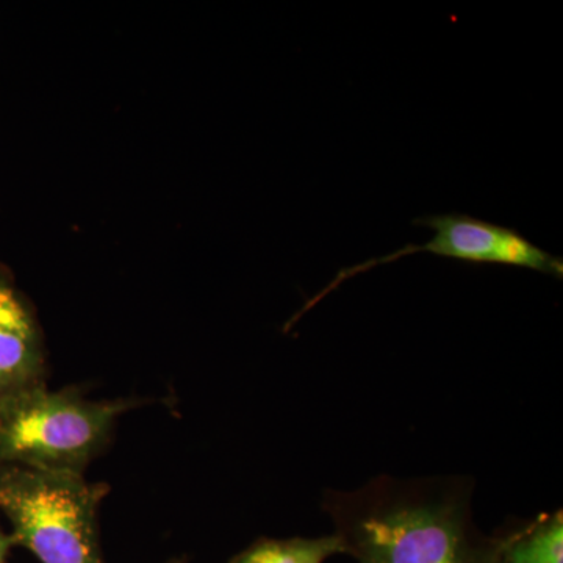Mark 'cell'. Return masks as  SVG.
Segmentation results:
<instances>
[{"instance_id":"1","label":"cell","mask_w":563,"mask_h":563,"mask_svg":"<svg viewBox=\"0 0 563 563\" xmlns=\"http://www.w3.org/2000/svg\"><path fill=\"white\" fill-rule=\"evenodd\" d=\"M466 477L379 476L357 490H328L344 554L357 563H501L517 529L485 533L474 523Z\"/></svg>"},{"instance_id":"2","label":"cell","mask_w":563,"mask_h":563,"mask_svg":"<svg viewBox=\"0 0 563 563\" xmlns=\"http://www.w3.org/2000/svg\"><path fill=\"white\" fill-rule=\"evenodd\" d=\"M135 399L90 401L77 388L46 385L0 398V465L84 474L106 450Z\"/></svg>"},{"instance_id":"3","label":"cell","mask_w":563,"mask_h":563,"mask_svg":"<svg viewBox=\"0 0 563 563\" xmlns=\"http://www.w3.org/2000/svg\"><path fill=\"white\" fill-rule=\"evenodd\" d=\"M109 492L84 474L0 465V510L11 539L41 563H106L98 514Z\"/></svg>"},{"instance_id":"4","label":"cell","mask_w":563,"mask_h":563,"mask_svg":"<svg viewBox=\"0 0 563 563\" xmlns=\"http://www.w3.org/2000/svg\"><path fill=\"white\" fill-rule=\"evenodd\" d=\"M413 224L431 229L433 231L432 240L421 246L407 244L401 250H396L384 257L372 258V261L358 263L350 268H343L324 290L314 295L302 307L301 312L292 318L290 324H295L301 314L312 309L314 303L320 302L344 280L369 272L376 266L387 265V263L399 261L407 255L421 254V252H428L437 257L451 258V261L474 263V265L520 266V268L553 276L555 279H563L562 258L555 257L550 252L529 242L517 229L506 228V225L495 224V222L479 220V218L463 213L417 218L413 220Z\"/></svg>"},{"instance_id":"5","label":"cell","mask_w":563,"mask_h":563,"mask_svg":"<svg viewBox=\"0 0 563 563\" xmlns=\"http://www.w3.org/2000/svg\"><path fill=\"white\" fill-rule=\"evenodd\" d=\"M47 354L35 306L0 263V398L46 385Z\"/></svg>"},{"instance_id":"6","label":"cell","mask_w":563,"mask_h":563,"mask_svg":"<svg viewBox=\"0 0 563 563\" xmlns=\"http://www.w3.org/2000/svg\"><path fill=\"white\" fill-rule=\"evenodd\" d=\"M339 554H344V547L336 533L313 539H261L229 563H324Z\"/></svg>"},{"instance_id":"7","label":"cell","mask_w":563,"mask_h":563,"mask_svg":"<svg viewBox=\"0 0 563 563\" xmlns=\"http://www.w3.org/2000/svg\"><path fill=\"white\" fill-rule=\"evenodd\" d=\"M501 563H563V512L542 514L518 526Z\"/></svg>"},{"instance_id":"8","label":"cell","mask_w":563,"mask_h":563,"mask_svg":"<svg viewBox=\"0 0 563 563\" xmlns=\"http://www.w3.org/2000/svg\"><path fill=\"white\" fill-rule=\"evenodd\" d=\"M13 547L14 542L10 533H5L0 529V563H7V558H9L10 550Z\"/></svg>"},{"instance_id":"9","label":"cell","mask_w":563,"mask_h":563,"mask_svg":"<svg viewBox=\"0 0 563 563\" xmlns=\"http://www.w3.org/2000/svg\"><path fill=\"white\" fill-rule=\"evenodd\" d=\"M168 563H180L179 561H172V562H168Z\"/></svg>"}]
</instances>
